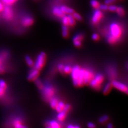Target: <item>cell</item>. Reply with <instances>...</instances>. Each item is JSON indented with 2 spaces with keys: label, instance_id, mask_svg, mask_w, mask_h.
<instances>
[{
  "label": "cell",
  "instance_id": "6da1fadb",
  "mask_svg": "<svg viewBox=\"0 0 128 128\" xmlns=\"http://www.w3.org/2000/svg\"><path fill=\"white\" fill-rule=\"evenodd\" d=\"M122 30V27L117 23H112L110 25V32L107 36V40L110 44H115L121 37Z\"/></svg>",
  "mask_w": 128,
  "mask_h": 128
},
{
  "label": "cell",
  "instance_id": "7a4b0ae2",
  "mask_svg": "<svg viewBox=\"0 0 128 128\" xmlns=\"http://www.w3.org/2000/svg\"><path fill=\"white\" fill-rule=\"evenodd\" d=\"M93 77V74L92 71L88 69L81 68L78 78V86L89 84Z\"/></svg>",
  "mask_w": 128,
  "mask_h": 128
},
{
  "label": "cell",
  "instance_id": "3957f363",
  "mask_svg": "<svg viewBox=\"0 0 128 128\" xmlns=\"http://www.w3.org/2000/svg\"><path fill=\"white\" fill-rule=\"evenodd\" d=\"M104 80V76L102 74L98 73L94 76H93L89 84L91 87L95 89H99L100 88Z\"/></svg>",
  "mask_w": 128,
  "mask_h": 128
},
{
  "label": "cell",
  "instance_id": "277c9868",
  "mask_svg": "<svg viewBox=\"0 0 128 128\" xmlns=\"http://www.w3.org/2000/svg\"><path fill=\"white\" fill-rule=\"evenodd\" d=\"M80 69L81 68L79 66H75L73 68H72V70L71 71V76L73 80V85L75 86H78V78Z\"/></svg>",
  "mask_w": 128,
  "mask_h": 128
},
{
  "label": "cell",
  "instance_id": "5b68a950",
  "mask_svg": "<svg viewBox=\"0 0 128 128\" xmlns=\"http://www.w3.org/2000/svg\"><path fill=\"white\" fill-rule=\"evenodd\" d=\"M46 59V54L44 52H41L38 55L35 63V68L37 70H40L43 67Z\"/></svg>",
  "mask_w": 128,
  "mask_h": 128
},
{
  "label": "cell",
  "instance_id": "8992f818",
  "mask_svg": "<svg viewBox=\"0 0 128 128\" xmlns=\"http://www.w3.org/2000/svg\"><path fill=\"white\" fill-rule=\"evenodd\" d=\"M112 86L121 91L125 92L128 94V86L117 81H113L111 83Z\"/></svg>",
  "mask_w": 128,
  "mask_h": 128
},
{
  "label": "cell",
  "instance_id": "52a82bcc",
  "mask_svg": "<svg viewBox=\"0 0 128 128\" xmlns=\"http://www.w3.org/2000/svg\"><path fill=\"white\" fill-rule=\"evenodd\" d=\"M103 17V14L101 11L97 9L93 13L91 21L93 24H97Z\"/></svg>",
  "mask_w": 128,
  "mask_h": 128
},
{
  "label": "cell",
  "instance_id": "ba28073f",
  "mask_svg": "<svg viewBox=\"0 0 128 128\" xmlns=\"http://www.w3.org/2000/svg\"><path fill=\"white\" fill-rule=\"evenodd\" d=\"M43 93L46 97L49 99L54 94V89L51 86L48 85L44 88Z\"/></svg>",
  "mask_w": 128,
  "mask_h": 128
},
{
  "label": "cell",
  "instance_id": "9c48e42d",
  "mask_svg": "<svg viewBox=\"0 0 128 128\" xmlns=\"http://www.w3.org/2000/svg\"><path fill=\"white\" fill-rule=\"evenodd\" d=\"M39 75V70L35 68L31 70L28 75V79L30 81L36 80Z\"/></svg>",
  "mask_w": 128,
  "mask_h": 128
},
{
  "label": "cell",
  "instance_id": "30bf717a",
  "mask_svg": "<svg viewBox=\"0 0 128 128\" xmlns=\"http://www.w3.org/2000/svg\"><path fill=\"white\" fill-rule=\"evenodd\" d=\"M33 19L30 16H26L22 20V23L25 26H30L33 23Z\"/></svg>",
  "mask_w": 128,
  "mask_h": 128
},
{
  "label": "cell",
  "instance_id": "8fae6325",
  "mask_svg": "<svg viewBox=\"0 0 128 128\" xmlns=\"http://www.w3.org/2000/svg\"><path fill=\"white\" fill-rule=\"evenodd\" d=\"M52 12L54 15L58 16V17H62L64 15H65V13L62 12L60 7H57V6L54 7L53 8Z\"/></svg>",
  "mask_w": 128,
  "mask_h": 128
},
{
  "label": "cell",
  "instance_id": "7c38bea8",
  "mask_svg": "<svg viewBox=\"0 0 128 128\" xmlns=\"http://www.w3.org/2000/svg\"><path fill=\"white\" fill-rule=\"evenodd\" d=\"M60 8H61L62 12H64L65 14L67 13L68 14H73L74 12V10L73 9L69 8L67 6L63 5L60 7Z\"/></svg>",
  "mask_w": 128,
  "mask_h": 128
},
{
  "label": "cell",
  "instance_id": "4fadbf2b",
  "mask_svg": "<svg viewBox=\"0 0 128 128\" xmlns=\"http://www.w3.org/2000/svg\"><path fill=\"white\" fill-rule=\"evenodd\" d=\"M67 115V112L64 110H62L58 112V114L57 116V119L59 121H63L66 118Z\"/></svg>",
  "mask_w": 128,
  "mask_h": 128
},
{
  "label": "cell",
  "instance_id": "5bb4252c",
  "mask_svg": "<svg viewBox=\"0 0 128 128\" xmlns=\"http://www.w3.org/2000/svg\"><path fill=\"white\" fill-rule=\"evenodd\" d=\"M112 88V85L110 83H107L106 84L104 87V89H103V92L104 94H108L110 91L111 90Z\"/></svg>",
  "mask_w": 128,
  "mask_h": 128
},
{
  "label": "cell",
  "instance_id": "9a60e30c",
  "mask_svg": "<svg viewBox=\"0 0 128 128\" xmlns=\"http://www.w3.org/2000/svg\"><path fill=\"white\" fill-rule=\"evenodd\" d=\"M48 128H59V124L55 121H51L48 123Z\"/></svg>",
  "mask_w": 128,
  "mask_h": 128
},
{
  "label": "cell",
  "instance_id": "2e32d148",
  "mask_svg": "<svg viewBox=\"0 0 128 128\" xmlns=\"http://www.w3.org/2000/svg\"><path fill=\"white\" fill-rule=\"evenodd\" d=\"M69 35L68 28L67 26L63 25L62 26V35L64 37H67Z\"/></svg>",
  "mask_w": 128,
  "mask_h": 128
},
{
  "label": "cell",
  "instance_id": "e0dca14e",
  "mask_svg": "<svg viewBox=\"0 0 128 128\" xmlns=\"http://www.w3.org/2000/svg\"><path fill=\"white\" fill-rule=\"evenodd\" d=\"M116 12L118 13V14L121 17H123L125 15V10L122 8V7H117Z\"/></svg>",
  "mask_w": 128,
  "mask_h": 128
},
{
  "label": "cell",
  "instance_id": "ac0fdd59",
  "mask_svg": "<svg viewBox=\"0 0 128 128\" xmlns=\"http://www.w3.org/2000/svg\"><path fill=\"white\" fill-rule=\"evenodd\" d=\"M67 16L68 18L69 25H70L71 26L74 25L75 24V19L73 18L72 14H68V15Z\"/></svg>",
  "mask_w": 128,
  "mask_h": 128
},
{
  "label": "cell",
  "instance_id": "d6986e66",
  "mask_svg": "<svg viewBox=\"0 0 128 128\" xmlns=\"http://www.w3.org/2000/svg\"><path fill=\"white\" fill-rule=\"evenodd\" d=\"M65 104L63 102H59L58 103V104H57L56 107H55V109L56 110L57 112H60L62 110H63L64 106H65Z\"/></svg>",
  "mask_w": 128,
  "mask_h": 128
},
{
  "label": "cell",
  "instance_id": "ffe728a7",
  "mask_svg": "<svg viewBox=\"0 0 128 128\" xmlns=\"http://www.w3.org/2000/svg\"><path fill=\"white\" fill-rule=\"evenodd\" d=\"M14 127L15 128H22L26 127L25 126H23L22 124V123L21 122V121L18 119H17L14 121Z\"/></svg>",
  "mask_w": 128,
  "mask_h": 128
},
{
  "label": "cell",
  "instance_id": "44dd1931",
  "mask_svg": "<svg viewBox=\"0 0 128 128\" xmlns=\"http://www.w3.org/2000/svg\"><path fill=\"white\" fill-rule=\"evenodd\" d=\"M4 15L5 16V17L7 19H10L11 18L12 14V12L11 11V10L9 8H6L4 11Z\"/></svg>",
  "mask_w": 128,
  "mask_h": 128
},
{
  "label": "cell",
  "instance_id": "7402d4cb",
  "mask_svg": "<svg viewBox=\"0 0 128 128\" xmlns=\"http://www.w3.org/2000/svg\"><path fill=\"white\" fill-rule=\"evenodd\" d=\"M90 4L91 6L94 9H97L99 8L100 3L97 0H91L90 1Z\"/></svg>",
  "mask_w": 128,
  "mask_h": 128
},
{
  "label": "cell",
  "instance_id": "603a6c76",
  "mask_svg": "<svg viewBox=\"0 0 128 128\" xmlns=\"http://www.w3.org/2000/svg\"><path fill=\"white\" fill-rule=\"evenodd\" d=\"M58 103V100L56 98H52L50 101V105L51 107L53 108H55Z\"/></svg>",
  "mask_w": 128,
  "mask_h": 128
},
{
  "label": "cell",
  "instance_id": "cb8c5ba5",
  "mask_svg": "<svg viewBox=\"0 0 128 128\" xmlns=\"http://www.w3.org/2000/svg\"><path fill=\"white\" fill-rule=\"evenodd\" d=\"M84 36L82 34H77L76 35H75L73 37V41H82L83 39Z\"/></svg>",
  "mask_w": 128,
  "mask_h": 128
},
{
  "label": "cell",
  "instance_id": "d4e9b609",
  "mask_svg": "<svg viewBox=\"0 0 128 128\" xmlns=\"http://www.w3.org/2000/svg\"><path fill=\"white\" fill-rule=\"evenodd\" d=\"M25 59H26V61L27 64L29 66L32 67L33 65V64H33V62L32 61V59L29 56H28V55L26 56V57H25Z\"/></svg>",
  "mask_w": 128,
  "mask_h": 128
},
{
  "label": "cell",
  "instance_id": "484cf974",
  "mask_svg": "<svg viewBox=\"0 0 128 128\" xmlns=\"http://www.w3.org/2000/svg\"><path fill=\"white\" fill-rule=\"evenodd\" d=\"M72 70V68L68 65H67L66 66H64L63 69V72L66 73H71V71Z\"/></svg>",
  "mask_w": 128,
  "mask_h": 128
},
{
  "label": "cell",
  "instance_id": "4316f807",
  "mask_svg": "<svg viewBox=\"0 0 128 128\" xmlns=\"http://www.w3.org/2000/svg\"><path fill=\"white\" fill-rule=\"evenodd\" d=\"M62 22L63 23V25H65L66 26L69 25V21H68V18L67 17V16L64 15L62 17Z\"/></svg>",
  "mask_w": 128,
  "mask_h": 128
},
{
  "label": "cell",
  "instance_id": "83f0119b",
  "mask_svg": "<svg viewBox=\"0 0 128 128\" xmlns=\"http://www.w3.org/2000/svg\"><path fill=\"white\" fill-rule=\"evenodd\" d=\"M72 15L73 16V18H75V19H76L79 21H81L82 20V17L79 13H78L77 12H74L72 14Z\"/></svg>",
  "mask_w": 128,
  "mask_h": 128
},
{
  "label": "cell",
  "instance_id": "f1b7e54d",
  "mask_svg": "<svg viewBox=\"0 0 128 128\" xmlns=\"http://www.w3.org/2000/svg\"><path fill=\"white\" fill-rule=\"evenodd\" d=\"M108 120V117L107 115H104V116L101 117L99 120V122L100 123H103L105 122H106L107 120Z\"/></svg>",
  "mask_w": 128,
  "mask_h": 128
},
{
  "label": "cell",
  "instance_id": "f546056e",
  "mask_svg": "<svg viewBox=\"0 0 128 128\" xmlns=\"http://www.w3.org/2000/svg\"><path fill=\"white\" fill-rule=\"evenodd\" d=\"M36 84L37 85V86L39 88V89H43L44 86L43 85L41 81L39 79L36 80Z\"/></svg>",
  "mask_w": 128,
  "mask_h": 128
},
{
  "label": "cell",
  "instance_id": "4dcf8cb0",
  "mask_svg": "<svg viewBox=\"0 0 128 128\" xmlns=\"http://www.w3.org/2000/svg\"><path fill=\"white\" fill-rule=\"evenodd\" d=\"M99 8H100V9L102 11H107L108 10V6L106 4H101L100 5Z\"/></svg>",
  "mask_w": 128,
  "mask_h": 128
},
{
  "label": "cell",
  "instance_id": "1f68e13d",
  "mask_svg": "<svg viewBox=\"0 0 128 128\" xmlns=\"http://www.w3.org/2000/svg\"><path fill=\"white\" fill-rule=\"evenodd\" d=\"M117 8V7L116 6L110 5V6H108V10L110 11V12H116Z\"/></svg>",
  "mask_w": 128,
  "mask_h": 128
},
{
  "label": "cell",
  "instance_id": "d6a6232c",
  "mask_svg": "<svg viewBox=\"0 0 128 128\" xmlns=\"http://www.w3.org/2000/svg\"><path fill=\"white\" fill-rule=\"evenodd\" d=\"M6 84L5 82L3 80H0V87L2 89H5L6 88Z\"/></svg>",
  "mask_w": 128,
  "mask_h": 128
},
{
  "label": "cell",
  "instance_id": "836d02e7",
  "mask_svg": "<svg viewBox=\"0 0 128 128\" xmlns=\"http://www.w3.org/2000/svg\"><path fill=\"white\" fill-rule=\"evenodd\" d=\"M70 105L69 104L65 105L64 109H63V110H64L65 111L67 112L70 110Z\"/></svg>",
  "mask_w": 128,
  "mask_h": 128
},
{
  "label": "cell",
  "instance_id": "e575fe53",
  "mask_svg": "<svg viewBox=\"0 0 128 128\" xmlns=\"http://www.w3.org/2000/svg\"><path fill=\"white\" fill-rule=\"evenodd\" d=\"M116 1V0H105L104 2L105 4L107 5H110L112 3H113Z\"/></svg>",
  "mask_w": 128,
  "mask_h": 128
},
{
  "label": "cell",
  "instance_id": "d590c367",
  "mask_svg": "<svg viewBox=\"0 0 128 128\" xmlns=\"http://www.w3.org/2000/svg\"><path fill=\"white\" fill-rule=\"evenodd\" d=\"M2 1L6 3V4H12L13 2H14L16 0H2Z\"/></svg>",
  "mask_w": 128,
  "mask_h": 128
},
{
  "label": "cell",
  "instance_id": "8d00e7d4",
  "mask_svg": "<svg viewBox=\"0 0 128 128\" xmlns=\"http://www.w3.org/2000/svg\"><path fill=\"white\" fill-rule=\"evenodd\" d=\"M81 41H73V44L76 47H80L81 46Z\"/></svg>",
  "mask_w": 128,
  "mask_h": 128
},
{
  "label": "cell",
  "instance_id": "74e56055",
  "mask_svg": "<svg viewBox=\"0 0 128 128\" xmlns=\"http://www.w3.org/2000/svg\"><path fill=\"white\" fill-rule=\"evenodd\" d=\"M91 37H92V39L94 40H97L99 38V35H98L97 34H96V33L93 34Z\"/></svg>",
  "mask_w": 128,
  "mask_h": 128
},
{
  "label": "cell",
  "instance_id": "f35d334b",
  "mask_svg": "<svg viewBox=\"0 0 128 128\" xmlns=\"http://www.w3.org/2000/svg\"><path fill=\"white\" fill-rule=\"evenodd\" d=\"M64 66L62 64H59L58 66V69L60 72H63V69Z\"/></svg>",
  "mask_w": 128,
  "mask_h": 128
},
{
  "label": "cell",
  "instance_id": "ab89813d",
  "mask_svg": "<svg viewBox=\"0 0 128 128\" xmlns=\"http://www.w3.org/2000/svg\"><path fill=\"white\" fill-rule=\"evenodd\" d=\"M88 127L89 128H94L95 127V125L94 123H91V122H89L88 123Z\"/></svg>",
  "mask_w": 128,
  "mask_h": 128
},
{
  "label": "cell",
  "instance_id": "60d3db41",
  "mask_svg": "<svg viewBox=\"0 0 128 128\" xmlns=\"http://www.w3.org/2000/svg\"><path fill=\"white\" fill-rule=\"evenodd\" d=\"M4 93V89L0 87V96L3 95Z\"/></svg>",
  "mask_w": 128,
  "mask_h": 128
},
{
  "label": "cell",
  "instance_id": "b9f144b4",
  "mask_svg": "<svg viewBox=\"0 0 128 128\" xmlns=\"http://www.w3.org/2000/svg\"><path fill=\"white\" fill-rule=\"evenodd\" d=\"M4 71V69L0 65V73H2Z\"/></svg>",
  "mask_w": 128,
  "mask_h": 128
},
{
  "label": "cell",
  "instance_id": "7bdbcfd3",
  "mask_svg": "<svg viewBox=\"0 0 128 128\" xmlns=\"http://www.w3.org/2000/svg\"><path fill=\"white\" fill-rule=\"evenodd\" d=\"M107 127H108V128H111L113 127V126H112V125L111 124H110V123H109V124L108 125Z\"/></svg>",
  "mask_w": 128,
  "mask_h": 128
},
{
  "label": "cell",
  "instance_id": "ee69618b",
  "mask_svg": "<svg viewBox=\"0 0 128 128\" xmlns=\"http://www.w3.org/2000/svg\"><path fill=\"white\" fill-rule=\"evenodd\" d=\"M2 8H3V6H2L1 3L0 2V11L2 10Z\"/></svg>",
  "mask_w": 128,
  "mask_h": 128
},
{
  "label": "cell",
  "instance_id": "f6af8a7d",
  "mask_svg": "<svg viewBox=\"0 0 128 128\" xmlns=\"http://www.w3.org/2000/svg\"><path fill=\"white\" fill-rule=\"evenodd\" d=\"M67 127L68 128H75L74 126H73V125H69Z\"/></svg>",
  "mask_w": 128,
  "mask_h": 128
},
{
  "label": "cell",
  "instance_id": "bcb514c9",
  "mask_svg": "<svg viewBox=\"0 0 128 128\" xmlns=\"http://www.w3.org/2000/svg\"></svg>",
  "mask_w": 128,
  "mask_h": 128
}]
</instances>
